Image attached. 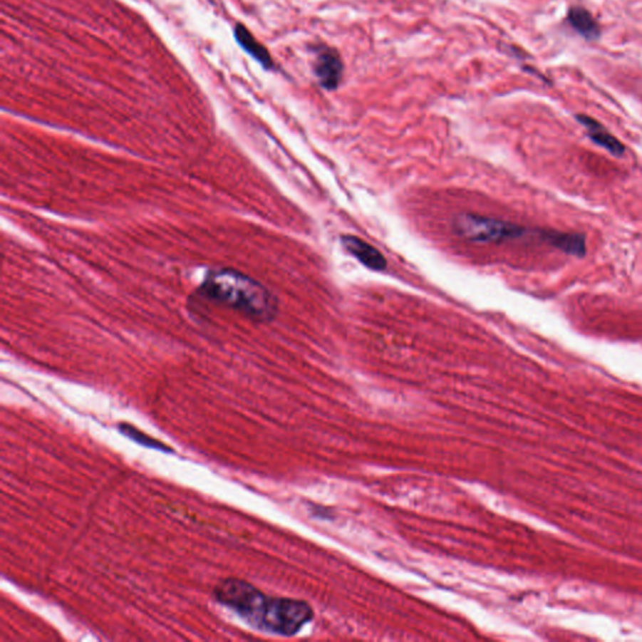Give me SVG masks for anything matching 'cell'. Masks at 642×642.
Wrapping results in <instances>:
<instances>
[{
    "label": "cell",
    "mask_w": 642,
    "mask_h": 642,
    "mask_svg": "<svg viewBox=\"0 0 642 642\" xmlns=\"http://www.w3.org/2000/svg\"><path fill=\"white\" fill-rule=\"evenodd\" d=\"M214 595L219 604L239 613L251 626L281 636L296 635L314 617L308 602L265 595L239 579L219 581Z\"/></svg>",
    "instance_id": "cell-1"
},
{
    "label": "cell",
    "mask_w": 642,
    "mask_h": 642,
    "mask_svg": "<svg viewBox=\"0 0 642 642\" xmlns=\"http://www.w3.org/2000/svg\"><path fill=\"white\" fill-rule=\"evenodd\" d=\"M201 291L257 321H269L276 316L277 300L271 291L230 267L209 270L201 284Z\"/></svg>",
    "instance_id": "cell-2"
},
{
    "label": "cell",
    "mask_w": 642,
    "mask_h": 642,
    "mask_svg": "<svg viewBox=\"0 0 642 642\" xmlns=\"http://www.w3.org/2000/svg\"><path fill=\"white\" fill-rule=\"evenodd\" d=\"M452 226L457 235L470 242H498L523 234L522 229L516 224L478 214H460L453 219Z\"/></svg>",
    "instance_id": "cell-3"
},
{
    "label": "cell",
    "mask_w": 642,
    "mask_h": 642,
    "mask_svg": "<svg viewBox=\"0 0 642 642\" xmlns=\"http://www.w3.org/2000/svg\"><path fill=\"white\" fill-rule=\"evenodd\" d=\"M314 52V73L319 79L320 86L330 92L339 88L344 77V62L340 57V53L326 44H318Z\"/></svg>",
    "instance_id": "cell-4"
},
{
    "label": "cell",
    "mask_w": 642,
    "mask_h": 642,
    "mask_svg": "<svg viewBox=\"0 0 642 642\" xmlns=\"http://www.w3.org/2000/svg\"><path fill=\"white\" fill-rule=\"evenodd\" d=\"M345 250L356 257L364 266L380 271L387 267V260L380 251L356 236H344L341 239Z\"/></svg>",
    "instance_id": "cell-5"
},
{
    "label": "cell",
    "mask_w": 642,
    "mask_h": 642,
    "mask_svg": "<svg viewBox=\"0 0 642 642\" xmlns=\"http://www.w3.org/2000/svg\"><path fill=\"white\" fill-rule=\"evenodd\" d=\"M577 120L581 125H585L591 140L597 143L599 146L604 147L605 150L617 157L622 156L625 153V147L621 142L618 141L616 137L612 136L611 133L607 131L605 127L600 125L597 120L586 115H577Z\"/></svg>",
    "instance_id": "cell-6"
},
{
    "label": "cell",
    "mask_w": 642,
    "mask_h": 642,
    "mask_svg": "<svg viewBox=\"0 0 642 642\" xmlns=\"http://www.w3.org/2000/svg\"><path fill=\"white\" fill-rule=\"evenodd\" d=\"M571 26L587 41H596L601 36L600 24L590 11L582 6H572L567 16Z\"/></svg>",
    "instance_id": "cell-7"
},
{
    "label": "cell",
    "mask_w": 642,
    "mask_h": 642,
    "mask_svg": "<svg viewBox=\"0 0 642 642\" xmlns=\"http://www.w3.org/2000/svg\"><path fill=\"white\" fill-rule=\"evenodd\" d=\"M235 37L241 47L244 48L250 56L255 58L257 62L262 63L265 68H274V61H272L270 53L266 48L262 46V43L257 42V39L251 34L245 26H242V24L236 26Z\"/></svg>",
    "instance_id": "cell-8"
},
{
    "label": "cell",
    "mask_w": 642,
    "mask_h": 642,
    "mask_svg": "<svg viewBox=\"0 0 642 642\" xmlns=\"http://www.w3.org/2000/svg\"><path fill=\"white\" fill-rule=\"evenodd\" d=\"M544 239L549 241L551 245L559 247V250L566 251L569 254L577 256L585 254L586 246L584 236L562 234V232H549L544 235Z\"/></svg>",
    "instance_id": "cell-9"
},
{
    "label": "cell",
    "mask_w": 642,
    "mask_h": 642,
    "mask_svg": "<svg viewBox=\"0 0 642 642\" xmlns=\"http://www.w3.org/2000/svg\"><path fill=\"white\" fill-rule=\"evenodd\" d=\"M120 429L122 430V433L128 435L130 438L136 440L138 443L146 444V445L152 447V448H162V444L158 443V440L147 437L146 434L142 433V432L137 430V429L128 425V424H122V425H120Z\"/></svg>",
    "instance_id": "cell-10"
}]
</instances>
